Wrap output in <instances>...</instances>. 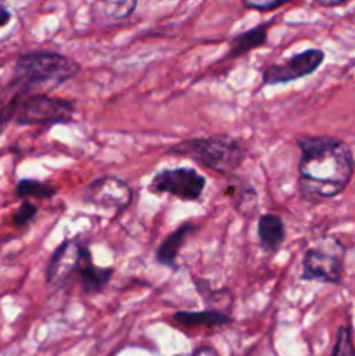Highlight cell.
I'll list each match as a JSON object with an SVG mask.
<instances>
[{"instance_id":"obj_1","label":"cell","mask_w":355,"mask_h":356,"mask_svg":"<svg viewBox=\"0 0 355 356\" xmlns=\"http://www.w3.org/2000/svg\"><path fill=\"white\" fill-rule=\"evenodd\" d=\"M298 190L305 200L324 202L338 197L355 170L350 146L331 136H298Z\"/></svg>"},{"instance_id":"obj_2","label":"cell","mask_w":355,"mask_h":356,"mask_svg":"<svg viewBox=\"0 0 355 356\" xmlns=\"http://www.w3.org/2000/svg\"><path fill=\"white\" fill-rule=\"evenodd\" d=\"M80 65L61 52L38 51L23 54L14 65V82L21 89H58L79 75Z\"/></svg>"},{"instance_id":"obj_3","label":"cell","mask_w":355,"mask_h":356,"mask_svg":"<svg viewBox=\"0 0 355 356\" xmlns=\"http://www.w3.org/2000/svg\"><path fill=\"white\" fill-rule=\"evenodd\" d=\"M166 153L191 159L194 162L200 163L214 172L223 174V176H232L247 159V152L242 143L233 136L226 134L184 139L178 145L169 146Z\"/></svg>"},{"instance_id":"obj_4","label":"cell","mask_w":355,"mask_h":356,"mask_svg":"<svg viewBox=\"0 0 355 356\" xmlns=\"http://www.w3.org/2000/svg\"><path fill=\"white\" fill-rule=\"evenodd\" d=\"M345 252V245L338 236H322L303 256L301 278L331 285L341 284Z\"/></svg>"},{"instance_id":"obj_5","label":"cell","mask_w":355,"mask_h":356,"mask_svg":"<svg viewBox=\"0 0 355 356\" xmlns=\"http://www.w3.org/2000/svg\"><path fill=\"white\" fill-rule=\"evenodd\" d=\"M93 264L90 250L80 240H65L52 252L45 270V284L52 291L66 289L77 282L79 284L84 271Z\"/></svg>"},{"instance_id":"obj_6","label":"cell","mask_w":355,"mask_h":356,"mask_svg":"<svg viewBox=\"0 0 355 356\" xmlns=\"http://www.w3.org/2000/svg\"><path fill=\"white\" fill-rule=\"evenodd\" d=\"M75 103L47 94L21 97L16 96V117L19 125H56L66 124L73 118Z\"/></svg>"},{"instance_id":"obj_7","label":"cell","mask_w":355,"mask_h":356,"mask_svg":"<svg viewBox=\"0 0 355 356\" xmlns=\"http://www.w3.org/2000/svg\"><path fill=\"white\" fill-rule=\"evenodd\" d=\"M148 190L155 195H171L184 202H195L205 190V177L191 167L164 169L153 176Z\"/></svg>"},{"instance_id":"obj_8","label":"cell","mask_w":355,"mask_h":356,"mask_svg":"<svg viewBox=\"0 0 355 356\" xmlns=\"http://www.w3.org/2000/svg\"><path fill=\"white\" fill-rule=\"evenodd\" d=\"M326 54L320 49H306V51L298 52L287 61L270 65L263 70L261 82L265 87L268 86H281V83L294 82V80L310 76L322 66Z\"/></svg>"},{"instance_id":"obj_9","label":"cell","mask_w":355,"mask_h":356,"mask_svg":"<svg viewBox=\"0 0 355 356\" xmlns=\"http://www.w3.org/2000/svg\"><path fill=\"white\" fill-rule=\"evenodd\" d=\"M84 200L100 209H111L122 214L134 200V191L124 179L115 176H103L94 179L84 190Z\"/></svg>"},{"instance_id":"obj_10","label":"cell","mask_w":355,"mask_h":356,"mask_svg":"<svg viewBox=\"0 0 355 356\" xmlns=\"http://www.w3.org/2000/svg\"><path fill=\"white\" fill-rule=\"evenodd\" d=\"M197 228L198 226L194 225V222H183L180 228H176L173 233H169V235L162 240V243L157 247V263L162 264V266L171 268V270H176L178 254H180L184 240H187L188 236H190V233H194Z\"/></svg>"},{"instance_id":"obj_11","label":"cell","mask_w":355,"mask_h":356,"mask_svg":"<svg viewBox=\"0 0 355 356\" xmlns=\"http://www.w3.org/2000/svg\"><path fill=\"white\" fill-rule=\"evenodd\" d=\"M258 240L263 252L275 254L285 242V225L281 216L263 214L258 219Z\"/></svg>"},{"instance_id":"obj_12","label":"cell","mask_w":355,"mask_h":356,"mask_svg":"<svg viewBox=\"0 0 355 356\" xmlns=\"http://www.w3.org/2000/svg\"><path fill=\"white\" fill-rule=\"evenodd\" d=\"M226 195L232 200L235 211L246 216V218H251L256 212L258 193L253 188V184L247 183V181L240 179V177H233L228 183V186H226Z\"/></svg>"},{"instance_id":"obj_13","label":"cell","mask_w":355,"mask_h":356,"mask_svg":"<svg viewBox=\"0 0 355 356\" xmlns=\"http://www.w3.org/2000/svg\"><path fill=\"white\" fill-rule=\"evenodd\" d=\"M270 24L271 23H261L258 24V26L251 28V30L235 35V37L230 40V49L228 52H226V58H240V56L247 54V52L254 51V49L267 44L268 28H270Z\"/></svg>"},{"instance_id":"obj_14","label":"cell","mask_w":355,"mask_h":356,"mask_svg":"<svg viewBox=\"0 0 355 356\" xmlns=\"http://www.w3.org/2000/svg\"><path fill=\"white\" fill-rule=\"evenodd\" d=\"M173 320L178 325L183 327H225L233 323V318L228 313L214 312V309H205V312H178L173 315Z\"/></svg>"},{"instance_id":"obj_15","label":"cell","mask_w":355,"mask_h":356,"mask_svg":"<svg viewBox=\"0 0 355 356\" xmlns=\"http://www.w3.org/2000/svg\"><path fill=\"white\" fill-rule=\"evenodd\" d=\"M111 277H113V268H101L93 263L82 273L79 285L84 294H100L110 284Z\"/></svg>"},{"instance_id":"obj_16","label":"cell","mask_w":355,"mask_h":356,"mask_svg":"<svg viewBox=\"0 0 355 356\" xmlns=\"http://www.w3.org/2000/svg\"><path fill=\"white\" fill-rule=\"evenodd\" d=\"M58 193L52 184L44 183V181L37 179H21L16 186V195L19 198H52Z\"/></svg>"},{"instance_id":"obj_17","label":"cell","mask_w":355,"mask_h":356,"mask_svg":"<svg viewBox=\"0 0 355 356\" xmlns=\"http://www.w3.org/2000/svg\"><path fill=\"white\" fill-rule=\"evenodd\" d=\"M331 356H355V344L350 323H343L338 330L336 343H334Z\"/></svg>"},{"instance_id":"obj_18","label":"cell","mask_w":355,"mask_h":356,"mask_svg":"<svg viewBox=\"0 0 355 356\" xmlns=\"http://www.w3.org/2000/svg\"><path fill=\"white\" fill-rule=\"evenodd\" d=\"M37 212H38V209L35 207V205L31 204V202L24 200L23 204H21V207L17 209L16 214L13 216V222H14V225H16V226H24V225H28V222L33 221L35 216H37Z\"/></svg>"},{"instance_id":"obj_19","label":"cell","mask_w":355,"mask_h":356,"mask_svg":"<svg viewBox=\"0 0 355 356\" xmlns=\"http://www.w3.org/2000/svg\"><path fill=\"white\" fill-rule=\"evenodd\" d=\"M287 0H268V2H253V0H244V7L253 10H260V13H268V10H275L278 7H284Z\"/></svg>"},{"instance_id":"obj_20","label":"cell","mask_w":355,"mask_h":356,"mask_svg":"<svg viewBox=\"0 0 355 356\" xmlns=\"http://www.w3.org/2000/svg\"><path fill=\"white\" fill-rule=\"evenodd\" d=\"M14 117H16V97H13L9 103L0 106V134L6 131V127L9 125L10 120H14Z\"/></svg>"},{"instance_id":"obj_21","label":"cell","mask_w":355,"mask_h":356,"mask_svg":"<svg viewBox=\"0 0 355 356\" xmlns=\"http://www.w3.org/2000/svg\"><path fill=\"white\" fill-rule=\"evenodd\" d=\"M191 356H219L218 353H216L214 348L211 346H198L197 350L194 351V355Z\"/></svg>"},{"instance_id":"obj_22","label":"cell","mask_w":355,"mask_h":356,"mask_svg":"<svg viewBox=\"0 0 355 356\" xmlns=\"http://www.w3.org/2000/svg\"><path fill=\"white\" fill-rule=\"evenodd\" d=\"M10 17H13L10 10L6 9L3 6H0V26H6V24L10 21Z\"/></svg>"},{"instance_id":"obj_23","label":"cell","mask_w":355,"mask_h":356,"mask_svg":"<svg viewBox=\"0 0 355 356\" xmlns=\"http://www.w3.org/2000/svg\"><path fill=\"white\" fill-rule=\"evenodd\" d=\"M343 2H317V6L320 7H336V6H341Z\"/></svg>"}]
</instances>
